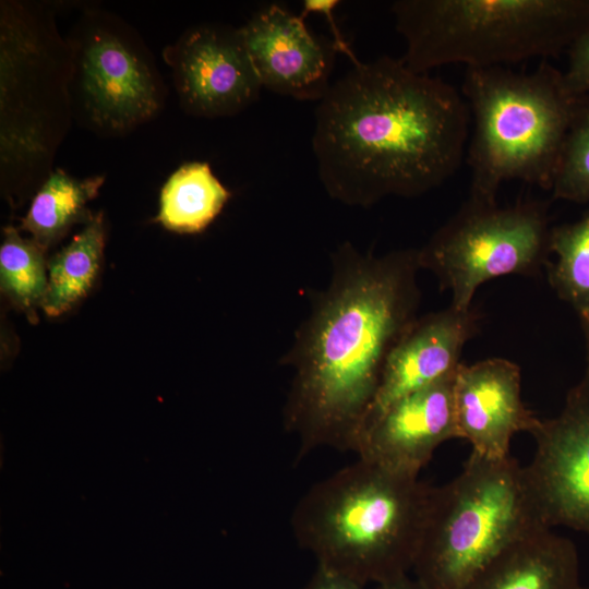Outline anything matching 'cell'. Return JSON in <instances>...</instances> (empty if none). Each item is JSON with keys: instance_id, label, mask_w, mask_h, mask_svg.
Masks as SVG:
<instances>
[{"instance_id": "3957f363", "label": "cell", "mask_w": 589, "mask_h": 589, "mask_svg": "<svg viewBox=\"0 0 589 589\" xmlns=\"http://www.w3.org/2000/svg\"><path fill=\"white\" fill-rule=\"evenodd\" d=\"M431 492L418 477L358 458L301 496L291 531L317 565L378 585L412 570Z\"/></svg>"}, {"instance_id": "4fadbf2b", "label": "cell", "mask_w": 589, "mask_h": 589, "mask_svg": "<svg viewBox=\"0 0 589 589\" xmlns=\"http://www.w3.org/2000/svg\"><path fill=\"white\" fill-rule=\"evenodd\" d=\"M240 32L263 87L299 100L325 96L337 49L313 36L302 15L271 4Z\"/></svg>"}, {"instance_id": "30bf717a", "label": "cell", "mask_w": 589, "mask_h": 589, "mask_svg": "<svg viewBox=\"0 0 589 589\" xmlns=\"http://www.w3.org/2000/svg\"><path fill=\"white\" fill-rule=\"evenodd\" d=\"M182 108L190 115H237L260 97L262 83L240 28L201 24L164 51Z\"/></svg>"}, {"instance_id": "7c38bea8", "label": "cell", "mask_w": 589, "mask_h": 589, "mask_svg": "<svg viewBox=\"0 0 589 589\" xmlns=\"http://www.w3.org/2000/svg\"><path fill=\"white\" fill-rule=\"evenodd\" d=\"M456 372L398 399L371 419L358 437V458L418 477L442 443L459 437L454 408Z\"/></svg>"}, {"instance_id": "ffe728a7", "label": "cell", "mask_w": 589, "mask_h": 589, "mask_svg": "<svg viewBox=\"0 0 589 589\" xmlns=\"http://www.w3.org/2000/svg\"><path fill=\"white\" fill-rule=\"evenodd\" d=\"M548 264L549 281L556 294L577 313L589 320V212L579 220L553 227Z\"/></svg>"}, {"instance_id": "5b68a950", "label": "cell", "mask_w": 589, "mask_h": 589, "mask_svg": "<svg viewBox=\"0 0 589 589\" xmlns=\"http://www.w3.org/2000/svg\"><path fill=\"white\" fill-rule=\"evenodd\" d=\"M392 12L417 73L554 57L589 28V0H398Z\"/></svg>"}, {"instance_id": "5bb4252c", "label": "cell", "mask_w": 589, "mask_h": 589, "mask_svg": "<svg viewBox=\"0 0 589 589\" xmlns=\"http://www.w3.org/2000/svg\"><path fill=\"white\" fill-rule=\"evenodd\" d=\"M454 408L459 438L488 458H506L512 437L532 434L541 420L521 399L519 366L503 358L460 364L454 382Z\"/></svg>"}, {"instance_id": "ba28073f", "label": "cell", "mask_w": 589, "mask_h": 589, "mask_svg": "<svg viewBox=\"0 0 589 589\" xmlns=\"http://www.w3.org/2000/svg\"><path fill=\"white\" fill-rule=\"evenodd\" d=\"M549 216L543 205L468 199L418 250L420 269L433 273L450 305L469 310L485 281L512 274L534 275L548 265Z\"/></svg>"}, {"instance_id": "52a82bcc", "label": "cell", "mask_w": 589, "mask_h": 589, "mask_svg": "<svg viewBox=\"0 0 589 589\" xmlns=\"http://www.w3.org/2000/svg\"><path fill=\"white\" fill-rule=\"evenodd\" d=\"M0 13L1 179L40 185L73 116L72 52L39 5L2 2Z\"/></svg>"}, {"instance_id": "9a60e30c", "label": "cell", "mask_w": 589, "mask_h": 589, "mask_svg": "<svg viewBox=\"0 0 589 589\" xmlns=\"http://www.w3.org/2000/svg\"><path fill=\"white\" fill-rule=\"evenodd\" d=\"M479 312L450 304L418 316L392 349L364 425L398 399L454 373L467 341L479 328ZM363 425V428H364Z\"/></svg>"}, {"instance_id": "e0dca14e", "label": "cell", "mask_w": 589, "mask_h": 589, "mask_svg": "<svg viewBox=\"0 0 589 589\" xmlns=\"http://www.w3.org/2000/svg\"><path fill=\"white\" fill-rule=\"evenodd\" d=\"M104 180L103 176L80 179L60 168L52 170L38 187L21 229L46 250L74 224H86L93 217L86 205L97 195Z\"/></svg>"}, {"instance_id": "8992f818", "label": "cell", "mask_w": 589, "mask_h": 589, "mask_svg": "<svg viewBox=\"0 0 589 589\" xmlns=\"http://www.w3.org/2000/svg\"><path fill=\"white\" fill-rule=\"evenodd\" d=\"M545 530L527 468L512 456L471 452L456 478L432 486L411 572L425 589H461L507 549Z\"/></svg>"}, {"instance_id": "6da1fadb", "label": "cell", "mask_w": 589, "mask_h": 589, "mask_svg": "<svg viewBox=\"0 0 589 589\" xmlns=\"http://www.w3.org/2000/svg\"><path fill=\"white\" fill-rule=\"evenodd\" d=\"M419 269L417 249L375 255L345 241L333 253L329 283L279 360L293 370L283 424L299 459L322 447L354 452L386 360L418 317Z\"/></svg>"}, {"instance_id": "d6986e66", "label": "cell", "mask_w": 589, "mask_h": 589, "mask_svg": "<svg viewBox=\"0 0 589 589\" xmlns=\"http://www.w3.org/2000/svg\"><path fill=\"white\" fill-rule=\"evenodd\" d=\"M104 247V218L98 213L47 262L48 285L41 304L47 315L68 312L88 293L100 268Z\"/></svg>"}, {"instance_id": "4316f807", "label": "cell", "mask_w": 589, "mask_h": 589, "mask_svg": "<svg viewBox=\"0 0 589 589\" xmlns=\"http://www.w3.org/2000/svg\"><path fill=\"white\" fill-rule=\"evenodd\" d=\"M586 345L587 368H589V320L580 321Z\"/></svg>"}, {"instance_id": "603a6c76", "label": "cell", "mask_w": 589, "mask_h": 589, "mask_svg": "<svg viewBox=\"0 0 589 589\" xmlns=\"http://www.w3.org/2000/svg\"><path fill=\"white\" fill-rule=\"evenodd\" d=\"M568 67L563 72L567 89L584 98L589 93V28L568 48Z\"/></svg>"}, {"instance_id": "2e32d148", "label": "cell", "mask_w": 589, "mask_h": 589, "mask_svg": "<svg viewBox=\"0 0 589 589\" xmlns=\"http://www.w3.org/2000/svg\"><path fill=\"white\" fill-rule=\"evenodd\" d=\"M574 543L551 530L507 549L461 589H579Z\"/></svg>"}, {"instance_id": "d4e9b609", "label": "cell", "mask_w": 589, "mask_h": 589, "mask_svg": "<svg viewBox=\"0 0 589 589\" xmlns=\"http://www.w3.org/2000/svg\"><path fill=\"white\" fill-rule=\"evenodd\" d=\"M338 1L335 0H308L304 1V11L301 14L304 16L308 12H315V13H322L325 15L326 20L330 24L332 33L334 36L333 43L337 49V51H340L349 57V59L352 61L353 65L359 63L360 61L356 58L353 52L351 51L349 45L346 43V40L341 37L338 26L335 23L334 16H333V9L338 4Z\"/></svg>"}, {"instance_id": "277c9868", "label": "cell", "mask_w": 589, "mask_h": 589, "mask_svg": "<svg viewBox=\"0 0 589 589\" xmlns=\"http://www.w3.org/2000/svg\"><path fill=\"white\" fill-rule=\"evenodd\" d=\"M462 96L472 116L467 145L470 199L494 202L504 182L550 190L568 131L585 104L563 72L543 62L533 71L466 69Z\"/></svg>"}, {"instance_id": "484cf974", "label": "cell", "mask_w": 589, "mask_h": 589, "mask_svg": "<svg viewBox=\"0 0 589 589\" xmlns=\"http://www.w3.org/2000/svg\"><path fill=\"white\" fill-rule=\"evenodd\" d=\"M375 589H425L414 577L409 574L376 585Z\"/></svg>"}, {"instance_id": "ac0fdd59", "label": "cell", "mask_w": 589, "mask_h": 589, "mask_svg": "<svg viewBox=\"0 0 589 589\" xmlns=\"http://www.w3.org/2000/svg\"><path fill=\"white\" fill-rule=\"evenodd\" d=\"M230 196L207 163H187L164 184L157 220L175 232H201L219 215Z\"/></svg>"}, {"instance_id": "44dd1931", "label": "cell", "mask_w": 589, "mask_h": 589, "mask_svg": "<svg viewBox=\"0 0 589 589\" xmlns=\"http://www.w3.org/2000/svg\"><path fill=\"white\" fill-rule=\"evenodd\" d=\"M44 252L35 240L21 237L14 227L4 229L0 248L1 290L29 318L36 306H41L47 290Z\"/></svg>"}, {"instance_id": "8fae6325", "label": "cell", "mask_w": 589, "mask_h": 589, "mask_svg": "<svg viewBox=\"0 0 589 589\" xmlns=\"http://www.w3.org/2000/svg\"><path fill=\"white\" fill-rule=\"evenodd\" d=\"M532 436L536 453L526 468L548 526L589 534V368L558 416L541 420Z\"/></svg>"}, {"instance_id": "7402d4cb", "label": "cell", "mask_w": 589, "mask_h": 589, "mask_svg": "<svg viewBox=\"0 0 589 589\" xmlns=\"http://www.w3.org/2000/svg\"><path fill=\"white\" fill-rule=\"evenodd\" d=\"M550 190L557 200L589 201V103L582 105L568 131Z\"/></svg>"}, {"instance_id": "cb8c5ba5", "label": "cell", "mask_w": 589, "mask_h": 589, "mask_svg": "<svg viewBox=\"0 0 589 589\" xmlns=\"http://www.w3.org/2000/svg\"><path fill=\"white\" fill-rule=\"evenodd\" d=\"M356 579L317 565L303 589H364Z\"/></svg>"}, {"instance_id": "9c48e42d", "label": "cell", "mask_w": 589, "mask_h": 589, "mask_svg": "<svg viewBox=\"0 0 589 589\" xmlns=\"http://www.w3.org/2000/svg\"><path fill=\"white\" fill-rule=\"evenodd\" d=\"M68 43L72 109L100 135H120L154 118L164 85L135 34L118 19L87 12Z\"/></svg>"}, {"instance_id": "7a4b0ae2", "label": "cell", "mask_w": 589, "mask_h": 589, "mask_svg": "<svg viewBox=\"0 0 589 589\" xmlns=\"http://www.w3.org/2000/svg\"><path fill=\"white\" fill-rule=\"evenodd\" d=\"M468 140L469 110L454 86L382 56L332 83L315 111L312 149L327 194L365 208L443 184Z\"/></svg>"}, {"instance_id": "83f0119b", "label": "cell", "mask_w": 589, "mask_h": 589, "mask_svg": "<svg viewBox=\"0 0 589 589\" xmlns=\"http://www.w3.org/2000/svg\"><path fill=\"white\" fill-rule=\"evenodd\" d=\"M579 589H589V586H588V587H582V586H581Z\"/></svg>"}]
</instances>
